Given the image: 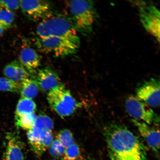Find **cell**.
<instances>
[{
	"label": "cell",
	"mask_w": 160,
	"mask_h": 160,
	"mask_svg": "<svg viewBox=\"0 0 160 160\" xmlns=\"http://www.w3.org/2000/svg\"><path fill=\"white\" fill-rule=\"evenodd\" d=\"M4 30L5 29H4L3 27H2L1 26H0V36H1L2 34L3 33Z\"/></svg>",
	"instance_id": "cell-26"
},
{
	"label": "cell",
	"mask_w": 160,
	"mask_h": 160,
	"mask_svg": "<svg viewBox=\"0 0 160 160\" xmlns=\"http://www.w3.org/2000/svg\"><path fill=\"white\" fill-rule=\"evenodd\" d=\"M34 80L43 91H50L61 83L57 74L48 68L39 70Z\"/></svg>",
	"instance_id": "cell-12"
},
{
	"label": "cell",
	"mask_w": 160,
	"mask_h": 160,
	"mask_svg": "<svg viewBox=\"0 0 160 160\" xmlns=\"http://www.w3.org/2000/svg\"><path fill=\"white\" fill-rule=\"evenodd\" d=\"M15 18V14L12 11L7 10H0V26L5 29L12 26Z\"/></svg>",
	"instance_id": "cell-20"
},
{
	"label": "cell",
	"mask_w": 160,
	"mask_h": 160,
	"mask_svg": "<svg viewBox=\"0 0 160 160\" xmlns=\"http://www.w3.org/2000/svg\"><path fill=\"white\" fill-rule=\"evenodd\" d=\"M47 99L52 108L62 117L72 115L79 107L69 90L62 83L49 91Z\"/></svg>",
	"instance_id": "cell-5"
},
{
	"label": "cell",
	"mask_w": 160,
	"mask_h": 160,
	"mask_svg": "<svg viewBox=\"0 0 160 160\" xmlns=\"http://www.w3.org/2000/svg\"><path fill=\"white\" fill-rule=\"evenodd\" d=\"M148 145L158 155H159L160 132L159 129L151 127L143 122L132 120Z\"/></svg>",
	"instance_id": "cell-11"
},
{
	"label": "cell",
	"mask_w": 160,
	"mask_h": 160,
	"mask_svg": "<svg viewBox=\"0 0 160 160\" xmlns=\"http://www.w3.org/2000/svg\"><path fill=\"white\" fill-rule=\"evenodd\" d=\"M49 152L54 157L59 158L63 155L65 148L57 139L53 141L49 147Z\"/></svg>",
	"instance_id": "cell-24"
},
{
	"label": "cell",
	"mask_w": 160,
	"mask_h": 160,
	"mask_svg": "<svg viewBox=\"0 0 160 160\" xmlns=\"http://www.w3.org/2000/svg\"><path fill=\"white\" fill-rule=\"evenodd\" d=\"M63 155V160H78L82 159L80 148L76 143L66 148Z\"/></svg>",
	"instance_id": "cell-21"
},
{
	"label": "cell",
	"mask_w": 160,
	"mask_h": 160,
	"mask_svg": "<svg viewBox=\"0 0 160 160\" xmlns=\"http://www.w3.org/2000/svg\"><path fill=\"white\" fill-rule=\"evenodd\" d=\"M125 105L128 113L134 119L149 125L159 122V118L151 107L137 96L132 95L128 97Z\"/></svg>",
	"instance_id": "cell-6"
},
{
	"label": "cell",
	"mask_w": 160,
	"mask_h": 160,
	"mask_svg": "<svg viewBox=\"0 0 160 160\" xmlns=\"http://www.w3.org/2000/svg\"><path fill=\"white\" fill-rule=\"evenodd\" d=\"M103 134L111 160H147L145 146L127 128L112 124L104 128Z\"/></svg>",
	"instance_id": "cell-1"
},
{
	"label": "cell",
	"mask_w": 160,
	"mask_h": 160,
	"mask_svg": "<svg viewBox=\"0 0 160 160\" xmlns=\"http://www.w3.org/2000/svg\"><path fill=\"white\" fill-rule=\"evenodd\" d=\"M71 19L77 31L88 36L93 31L97 18L95 3L93 1L75 0L68 2Z\"/></svg>",
	"instance_id": "cell-3"
},
{
	"label": "cell",
	"mask_w": 160,
	"mask_h": 160,
	"mask_svg": "<svg viewBox=\"0 0 160 160\" xmlns=\"http://www.w3.org/2000/svg\"><path fill=\"white\" fill-rule=\"evenodd\" d=\"M20 83L16 82L8 78L0 77V91L19 93Z\"/></svg>",
	"instance_id": "cell-19"
},
{
	"label": "cell",
	"mask_w": 160,
	"mask_h": 160,
	"mask_svg": "<svg viewBox=\"0 0 160 160\" xmlns=\"http://www.w3.org/2000/svg\"><path fill=\"white\" fill-rule=\"evenodd\" d=\"M71 19L51 14L40 22L36 29L38 38L56 37L80 40Z\"/></svg>",
	"instance_id": "cell-2"
},
{
	"label": "cell",
	"mask_w": 160,
	"mask_h": 160,
	"mask_svg": "<svg viewBox=\"0 0 160 160\" xmlns=\"http://www.w3.org/2000/svg\"><path fill=\"white\" fill-rule=\"evenodd\" d=\"M34 126L44 131H51L53 128V123L48 116L41 115L37 117Z\"/></svg>",
	"instance_id": "cell-23"
},
{
	"label": "cell",
	"mask_w": 160,
	"mask_h": 160,
	"mask_svg": "<svg viewBox=\"0 0 160 160\" xmlns=\"http://www.w3.org/2000/svg\"><path fill=\"white\" fill-rule=\"evenodd\" d=\"M57 138V139L62 144L65 148L75 143L73 135L68 129H63L59 132Z\"/></svg>",
	"instance_id": "cell-22"
},
{
	"label": "cell",
	"mask_w": 160,
	"mask_h": 160,
	"mask_svg": "<svg viewBox=\"0 0 160 160\" xmlns=\"http://www.w3.org/2000/svg\"><path fill=\"white\" fill-rule=\"evenodd\" d=\"M20 84L19 93L22 98L32 100L38 93L39 88L34 79L28 78L22 81Z\"/></svg>",
	"instance_id": "cell-16"
},
{
	"label": "cell",
	"mask_w": 160,
	"mask_h": 160,
	"mask_svg": "<svg viewBox=\"0 0 160 160\" xmlns=\"http://www.w3.org/2000/svg\"><path fill=\"white\" fill-rule=\"evenodd\" d=\"M37 116L35 113L27 114L15 119L16 125L28 131L34 126Z\"/></svg>",
	"instance_id": "cell-18"
},
{
	"label": "cell",
	"mask_w": 160,
	"mask_h": 160,
	"mask_svg": "<svg viewBox=\"0 0 160 160\" xmlns=\"http://www.w3.org/2000/svg\"><path fill=\"white\" fill-rule=\"evenodd\" d=\"M19 8V1H0V10H7L12 11Z\"/></svg>",
	"instance_id": "cell-25"
},
{
	"label": "cell",
	"mask_w": 160,
	"mask_h": 160,
	"mask_svg": "<svg viewBox=\"0 0 160 160\" xmlns=\"http://www.w3.org/2000/svg\"><path fill=\"white\" fill-rule=\"evenodd\" d=\"M35 45L42 52L63 57L75 53L79 47L80 41L56 37L38 38Z\"/></svg>",
	"instance_id": "cell-4"
},
{
	"label": "cell",
	"mask_w": 160,
	"mask_h": 160,
	"mask_svg": "<svg viewBox=\"0 0 160 160\" xmlns=\"http://www.w3.org/2000/svg\"><path fill=\"white\" fill-rule=\"evenodd\" d=\"M137 97L152 107L160 105V81L152 78L146 81L137 89Z\"/></svg>",
	"instance_id": "cell-10"
},
{
	"label": "cell",
	"mask_w": 160,
	"mask_h": 160,
	"mask_svg": "<svg viewBox=\"0 0 160 160\" xmlns=\"http://www.w3.org/2000/svg\"><path fill=\"white\" fill-rule=\"evenodd\" d=\"M28 138L32 150L38 157H41L53 141L51 131H44L34 126L28 131Z\"/></svg>",
	"instance_id": "cell-8"
},
{
	"label": "cell",
	"mask_w": 160,
	"mask_h": 160,
	"mask_svg": "<svg viewBox=\"0 0 160 160\" xmlns=\"http://www.w3.org/2000/svg\"><path fill=\"white\" fill-rule=\"evenodd\" d=\"M6 77L16 82L21 83L23 79L29 78V73L19 62L14 61L8 64L3 69Z\"/></svg>",
	"instance_id": "cell-15"
},
{
	"label": "cell",
	"mask_w": 160,
	"mask_h": 160,
	"mask_svg": "<svg viewBox=\"0 0 160 160\" xmlns=\"http://www.w3.org/2000/svg\"><path fill=\"white\" fill-rule=\"evenodd\" d=\"M7 143L5 153V160H25L23 144L18 138L12 133L6 137Z\"/></svg>",
	"instance_id": "cell-13"
},
{
	"label": "cell",
	"mask_w": 160,
	"mask_h": 160,
	"mask_svg": "<svg viewBox=\"0 0 160 160\" xmlns=\"http://www.w3.org/2000/svg\"><path fill=\"white\" fill-rule=\"evenodd\" d=\"M36 109L37 105L32 100L22 98L16 108L15 119L27 114L34 113Z\"/></svg>",
	"instance_id": "cell-17"
},
{
	"label": "cell",
	"mask_w": 160,
	"mask_h": 160,
	"mask_svg": "<svg viewBox=\"0 0 160 160\" xmlns=\"http://www.w3.org/2000/svg\"><path fill=\"white\" fill-rule=\"evenodd\" d=\"M78 160H83L82 159H80Z\"/></svg>",
	"instance_id": "cell-27"
},
{
	"label": "cell",
	"mask_w": 160,
	"mask_h": 160,
	"mask_svg": "<svg viewBox=\"0 0 160 160\" xmlns=\"http://www.w3.org/2000/svg\"><path fill=\"white\" fill-rule=\"evenodd\" d=\"M19 59V62L32 74L41 65V58L37 51L31 48H23L20 52Z\"/></svg>",
	"instance_id": "cell-14"
},
{
	"label": "cell",
	"mask_w": 160,
	"mask_h": 160,
	"mask_svg": "<svg viewBox=\"0 0 160 160\" xmlns=\"http://www.w3.org/2000/svg\"><path fill=\"white\" fill-rule=\"evenodd\" d=\"M20 8L26 17L34 21H42L51 14L50 3L44 1H20Z\"/></svg>",
	"instance_id": "cell-9"
},
{
	"label": "cell",
	"mask_w": 160,
	"mask_h": 160,
	"mask_svg": "<svg viewBox=\"0 0 160 160\" xmlns=\"http://www.w3.org/2000/svg\"><path fill=\"white\" fill-rule=\"evenodd\" d=\"M140 21L148 32L160 41V12L157 7L145 3L138 5Z\"/></svg>",
	"instance_id": "cell-7"
}]
</instances>
